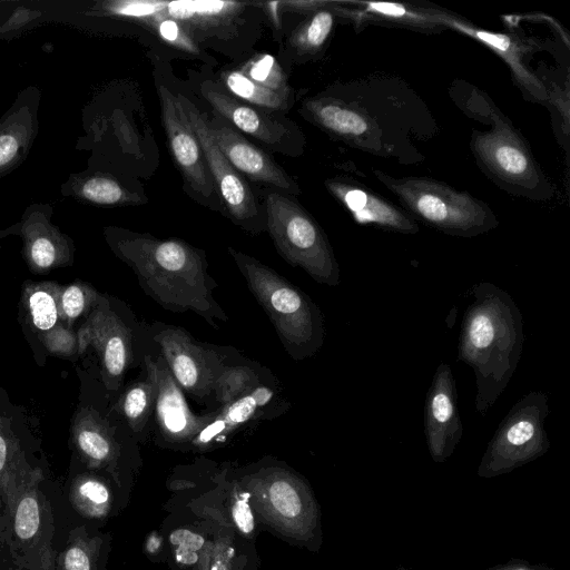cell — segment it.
<instances>
[{
  "label": "cell",
  "instance_id": "ba28073f",
  "mask_svg": "<svg viewBox=\"0 0 570 570\" xmlns=\"http://www.w3.org/2000/svg\"><path fill=\"white\" fill-rule=\"evenodd\" d=\"M490 131H474L471 148L481 169L501 188L531 199L553 196V186L544 177L528 145L500 115L492 116Z\"/></svg>",
  "mask_w": 570,
  "mask_h": 570
},
{
  "label": "cell",
  "instance_id": "9c48e42d",
  "mask_svg": "<svg viewBox=\"0 0 570 570\" xmlns=\"http://www.w3.org/2000/svg\"><path fill=\"white\" fill-rule=\"evenodd\" d=\"M548 414L546 392L532 391L520 397L489 441L476 474L494 478L546 454L550 448L544 429Z\"/></svg>",
  "mask_w": 570,
  "mask_h": 570
},
{
  "label": "cell",
  "instance_id": "52a82bcc",
  "mask_svg": "<svg viewBox=\"0 0 570 570\" xmlns=\"http://www.w3.org/2000/svg\"><path fill=\"white\" fill-rule=\"evenodd\" d=\"M266 229L278 254L301 267L316 283L337 286L341 272L332 246L320 225L297 203L272 191L265 198Z\"/></svg>",
  "mask_w": 570,
  "mask_h": 570
},
{
  "label": "cell",
  "instance_id": "74e56055",
  "mask_svg": "<svg viewBox=\"0 0 570 570\" xmlns=\"http://www.w3.org/2000/svg\"><path fill=\"white\" fill-rule=\"evenodd\" d=\"M40 341L50 354L60 357H71L79 353L77 332L63 324L51 330Z\"/></svg>",
  "mask_w": 570,
  "mask_h": 570
},
{
  "label": "cell",
  "instance_id": "8992f818",
  "mask_svg": "<svg viewBox=\"0 0 570 570\" xmlns=\"http://www.w3.org/2000/svg\"><path fill=\"white\" fill-rule=\"evenodd\" d=\"M376 178L399 199L402 209L451 236L475 237L498 227L499 220L482 200L426 177H392L374 170Z\"/></svg>",
  "mask_w": 570,
  "mask_h": 570
},
{
  "label": "cell",
  "instance_id": "b9f144b4",
  "mask_svg": "<svg viewBox=\"0 0 570 570\" xmlns=\"http://www.w3.org/2000/svg\"><path fill=\"white\" fill-rule=\"evenodd\" d=\"M395 570H409V569H406V568H405V567H403V566H400V567H397Z\"/></svg>",
  "mask_w": 570,
  "mask_h": 570
},
{
  "label": "cell",
  "instance_id": "603a6c76",
  "mask_svg": "<svg viewBox=\"0 0 570 570\" xmlns=\"http://www.w3.org/2000/svg\"><path fill=\"white\" fill-rule=\"evenodd\" d=\"M137 380L119 396L115 409L138 442H146L151 431V419L157 396V365L155 354L146 353Z\"/></svg>",
  "mask_w": 570,
  "mask_h": 570
},
{
  "label": "cell",
  "instance_id": "5bb4252c",
  "mask_svg": "<svg viewBox=\"0 0 570 570\" xmlns=\"http://www.w3.org/2000/svg\"><path fill=\"white\" fill-rule=\"evenodd\" d=\"M52 214L50 204H31L19 222L0 232V239L9 235L21 238L23 258L35 274H47L73 262V242L52 223Z\"/></svg>",
  "mask_w": 570,
  "mask_h": 570
},
{
  "label": "cell",
  "instance_id": "83f0119b",
  "mask_svg": "<svg viewBox=\"0 0 570 570\" xmlns=\"http://www.w3.org/2000/svg\"><path fill=\"white\" fill-rule=\"evenodd\" d=\"M59 292L60 285L53 282L29 281L22 288L21 303L27 314V322L39 340L62 324Z\"/></svg>",
  "mask_w": 570,
  "mask_h": 570
},
{
  "label": "cell",
  "instance_id": "4316f807",
  "mask_svg": "<svg viewBox=\"0 0 570 570\" xmlns=\"http://www.w3.org/2000/svg\"><path fill=\"white\" fill-rule=\"evenodd\" d=\"M354 2V1H353ZM360 8L345 11L358 14V18L375 22L379 24H392L409 28H416L425 31H439L440 29L452 27L456 18L448 16L435 9L415 8L403 3L386 2H354Z\"/></svg>",
  "mask_w": 570,
  "mask_h": 570
},
{
  "label": "cell",
  "instance_id": "6da1fadb",
  "mask_svg": "<svg viewBox=\"0 0 570 570\" xmlns=\"http://www.w3.org/2000/svg\"><path fill=\"white\" fill-rule=\"evenodd\" d=\"M62 485L45 464L24 460L6 478L0 512V570H56L59 549L78 525Z\"/></svg>",
  "mask_w": 570,
  "mask_h": 570
},
{
  "label": "cell",
  "instance_id": "cb8c5ba5",
  "mask_svg": "<svg viewBox=\"0 0 570 570\" xmlns=\"http://www.w3.org/2000/svg\"><path fill=\"white\" fill-rule=\"evenodd\" d=\"M111 540V534L98 527H73L58 551L56 570H108Z\"/></svg>",
  "mask_w": 570,
  "mask_h": 570
},
{
  "label": "cell",
  "instance_id": "d6986e66",
  "mask_svg": "<svg viewBox=\"0 0 570 570\" xmlns=\"http://www.w3.org/2000/svg\"><path fill=\"white\" fill-rule=\"evenodd\" d=\"M41 90L22 89L0 118V178L10 174L28 157L39 131Z\"/></svg>",
  "mask_w": 570,
  "mask_h": 570
},
{
  "label": "cell",
  "instance_id": "f35d334b",
  "mask_svg": "<svg viewBox=\"0 0 570 570\" xmlns=\"http://www.w3.org/2000/svg\"><path fill=\"white\" fill-rule=\"evenodd\" d=\"M157 31L159 36L168 43L185 50L187 52L197 53L198 48L195 46L190 37L183 30L178 21L174 19L157 20Z\"/></svg>",
  "mask_w": 570,
  "mask_h": 570
},
{
  "label": "cell",
  "instance_id": "2e32d148",
  "mask_svg": "<svg viewBox=\"0 0 570 570\" xmlns=\"http://www.w3.org/2000/svg\"><path fill=\"white\" fill-rule=\"evenodd\" d=\"M157 396L153 413L156 440L171 449H189L191 441L207 425L216 410L195 414L188 406L183 390L175 381L167 363L158 352Z\"/></svg>",
  "mask_w": 570,
  "mask_h": 570
},
{
  "label": "cell",
  "instance_id": "30bf717a",
  "mask_svg": "<svg viewBox=\"0 0 570 570\" xmlns=\"http://www.w3.org/2000/svg\"><path fill=\"white\" fill-rule=\"evenodd\" d=\"M124 431L96 410L83 407L75 416L71 438L75 458L87 469L108 475L128 497L140 458L138 441L130 431L120 434Z\"/></svg>",
  "mask_w": 570,
  "mask_h": 570
},
{
  "label": "cell",
  "instance_id": "d4e9b609",
  "mask_svg": "<svg viewBox=\"0 0 570 570\" xmlns=\"http://www.w3.org/2000/svg\"><path fill=\"white\" fill-rule=\"evenodd\" d=\"M61 194L96 206H121L140 203L138 194L126 188L115 176L94 169L72 173L61 184Z\"/></svg>",
  "mask_w": 570,
  "mask_h": 570
},
{
  "label": "cell",
  "instance_id": "e575fe53",
  "mask_svg": "<svg viewBox=\"0 0 570 570\" xmlns=\"http://www.w3.org/2000/svg\"><path fill=\"white\" fill-rule=\"evenodd\" d=\"M30 459L9 424L0 416V512L3 508V483L8 474L24 460Z\"/></svg>",
  "mask_w": 570,
  "mask_h": 570
},
{
  "label": "cell",
  "instance_id": "8d00e7d4",
  "mask_svg": "<svg viewBox=\"0 0 570 570\" xmlns=\"http://www.w3.org/2000/svg\"><path fill=\"white\" fill-rule=\"evenodd\" d=\"M166 6L167 2L164 1H106L99 3L95 10L116 17L147 18L163 11Z\"/></svg>",
  "mask_w": 570,
  "mask_h": 570
},
{
  "label": "cell",
  "instance_id": "836d02e7",
  "mask_svg": "<svg viewBox=\"0 0 570 570\" xmlns=\"http://www.w3.org/2000/svg\"><path fill=\"white\" fill-rule=\"evenodd\" d=\"M240 3L228 1H173L167 2V13L175 21H191L195 17L217 18L233 12Z\"/></svg>",
  "mask_w": 570,
  "mask_h": 570
},
{
  "label": "cell",
  "instance_id": "9a60e30c",
  "mask_svg": "<svg viewBox=\"0 0 570 570\" xmlns=\"http://www.w3.org/2000/svg\"><path fill=\"white\" fill-rule=\"evenodd\" d=\"M281 386L273 375L235 401L216 410L213 419L191 441L189 449L206 450L240 429L274 419L288 409Z\"/></svg>",
  "mask_w": 570,
  "mask_h": 570
},
{
  "label": "cell",
  "instance_id": "60d3db41",
  "mask_svg": "<svg viewBox=\"0 0 570 570\" xmlns=\"http://www.w3.org/2000/svg\"><path fill=\"white\" fill-rule=\"evenodd\" d=\"M485 570H557V569L549 567L544 563H530L527 560L511 559L509 561L493 566Z\"/></svg>",
  "mask_w": 570,
  "mask_h": 570
},
{
  "label": "cell",
  "instance_id": "ffe728a7",
  "mask_svg": "<svg viewBox=\"0 0 570 570\" xmlns=\"http://www.w3.org/2000/svg\"><path fill=\"white\" fill-rule=\"evenodd\" d=\"M161 117L173 158L188 185L204 197H209L214 183L200 148V145L181 118L175 97L164 86L158 87Z\"/></svg>",
  "mask_w": 570,
  "mask_h": 570
},
{
  "label": "cell",
  "instance_id": "e0dca14e",
  "mask_svg": "<svg viewBox=\"0 0 570 570\" xmlns=\"http://www.w3.org/2000/svg\"><path fill=\"white\" fill-rule=\"evenodd\" d=\"M424 434L429 453L435 463L446 461L463 436L455 377L446 363L438 365L426 393Z\"/></svg>",
  "mask_w": 570,
  "mask_h": 570
},
{
  "label": "cell",
  "instance_id": "f1b7e54d",
  "mask_svg": "<svg viewBox=\"0 0 570 570\" xmlns=\"http://www.w3.org/2000/svg\"><path fill=\"white\" fill-rule=\"evenodd\" d=\"M273 375L268 370L248 360H232L222 371L214 386L217 409L235 401Z\"/></svg>",
  "mask_w": 570,
  "mask_h": 570
},
{
  "label": "cell",
  "instance_id": "7c38bea8",
  "mask_svg": "<svg viewBox=\"0 0 570 570\" xmlns=\"http://www.w3.org/2000/svg\"><path fill=\"white\" fill-rule=\"evenodd\" d=\"M79 353L91 346L98 355L102 382L107 390L122 387L126 372L136 361L138 334L134 326L111 305V299L101 297L78 332Z\"/></svg>",
  "mask_w": 570,
  "mask_h": 570
},
{
  "label": "cell",
  "instance_id": "44dd1931",
  "mask_svg": "<svg viewBox=\"0 0 570 570\" xmlns=\"http://www.w3.org/2000/svg\"><path fill=\"white\" fill-rule=\"evenodd\" d=\"M326 186L358 224L401 234L419 232L410 215L366 186L338 179L326 181Z\"/></svg>",
  "mask_w": 570,
  "mask_h": 570
},
{
  "label": "cell",
  "instance_id": "ab89813d",
  "mask_svg": "<svg viewBox=\"0 0 570 570\" xmlns=\"http://www.w3.org/2000/svg\"><path fill=\"white\" fill-rule=\"evenodd\" d=\"M145 553L154 561L166 560V543L164 534L158 531H151L146 535L144 544Z\"/></svg>",
  "mask_w": 570,
  "mask_h": 570
},
{
  "label": "cell",
  "instance_id": "277c9868",
  "mask_svg": "<svg viewBox=\"0 0 570 570\" xmlns=\"http://www.w3.org/2000/svg\"><path fill=\"white\" fill-rule=\"evenodd\" d=\"M228 253L287 354L296 362L314 356L325 336L320 307L301 288L255 257L232 247Z\"/></svg>",
  "mask_w": 570,
  "mask_h": 570
},
{
  "label": "cell",
  "instance_id": "d590c367",
  "mask_svg": "<svg viewBox=\"0 0 570 570\" xmlns=\"http://www.w3.org/2000/svg\"><path fill=\"white\" fill-rule=\"evenodd\" d=\"M244 75L265 88L284 95L287 92L284 73L275 58L269 55L259 56L248 62Z\"/></svg>",
  "mask_w": 570,
  "mask_h": 570
},
{
  "label": "cell",
  "instance_id": "ac0fdd59",
  "mask_svg": "<svg viewBox=\"0 0 570 570\" xmlns=\"http://www.w3.org/2000/svg\"><path fill=\"white\" fill-rule=\"evenodd\" d=\"M63 500L79 524L102 528L125 508L128 497L106 474L72 459L62 485Z\"/></svg>",
  "mask_w": 570,
  "mask_h": 570
},
{
  "label": "cell",
  "instance_id": "8fae6325",
  "mask_svg": "<svg viewBox=\"0 0 570 570\" xmlns=\"http://www.w3.org/2000/svg\"><path fill=\"white\" fill-rule=\"evenodd\" d=\"M147 330L179 387L197 402L214 396L217 377L233 360L227 348L198 342L175 325L156 322Z\"/></svg>",
  "mask_w": 570,
  "mask_h": 570
},
{
  "label": "cell",
  "instance_id": "5b68a950",
  "mask_svg": "<svg viewBox=\"0 0 570 570\" xmlns=\"http://www.w3.org/2000/svg\"><path fill=\"white\" fill-rule=\"evenodd\" d=\"M257 520L312 551L322 544L321 512L307 481L281 463L259 462L236 475Z\"/></svg>",
  "mask_w": 570,
  "mask_h": 570
},
{
  "label": "cell",
  "instance_id": "d6a6232c",
  "mask_svg": "<svg viewBox=\"0 0 570 570\" xmlns=\"http://www.w3.org/2000/svg\"><path fill=\"white\" fill-rule=\"evenodd\" d=\"M224 82L228 90L235 96L258 107L276 110L286 107V95L256 83L242 71H230L226 73Z\"/></svg>",
  "mask_w": 570,
  "mask_h": 570
},
{
  "label": "cell",
  "instance_id": "484cf974",
  "mask_svg": "<svg viewBox=\"0 0 570 570\" xmlns=\"http://www.w3.org/2000/svg\"><path fill=\"white\" fill-rule=\"evenodd\" d=\"M202 92L214 109L239 130L268 145L281 144L282 138L286 134V129L282 124L217 90L209 83L203 85Z\"/></svg>",
  "mask_w": 570,
  "mask_h": 570
},
{
  "label": "cell",
  "instance_id": "1f68e13d",
  "mask_svg": "<svg viewBox=\"0 0 570 570\" xmlns=\"http://www.w3.org/2000/svg\"><path fill=\"white\" fill-rule=\"evenodd\" d=\"M334 8H320L294 33L293 45L298 53H317L328 39L334 26Z\"/></svg>",
  "mask_w": 570,
  "mask_h": 570
},
{
  "label": "cell",
  "instance_id": "4dcf8cb0",
  "mask_svg": "<svg viewBox=\"0 0 570 570\" xmlns=\"http://www.w3.org/2000/svg\"><path fill=\"white\" fill-rule=\"evenodd\" d=\"M101 294L90 284L77 279L76 282L60 286L59 312L62 324L69 328L80 318H86L97 305Z\"/></svg>",
  "mask_w": 570,
  "mask_h": 570
},
{
  "label": "cell",
  "instance_id": "7402d4cb",
  "mask_svg": "<svg viewBox=\"0 0 570 570\" xmlns=\"http://www.w3.org/2000/svg\"><path fill=\"white\" fill-rule=\"evenodd\" d=\"M208 131L232 166L248 178L292 194L299 189L287 174L263 150L228 126L207 121Z\"/></svg>",
  "mask_w": 570,
  "mask_h": 570
},
{
  "label": "cell",
  "instance_id": "3957f363",
  "mask_svg": "<svg viewBox=\"0 0 570 570\" xmlns=\"http://www.w3.org/2000/svg\"><path fill=\"white\" fill-rule=\"evenodd\" d=\"M458 344V361L475 376V410L485 416L508 386L519 364L523 343L521 312L505 291L490 282L471 288Z\"/></svg>",
  "mask_w": 570,
  "mask_h": 570
},
{
  "label": "cell",
  "instance_id": "4fadbf2b",
  "mask_svg": "<svg viewBox=\"0 0 570 570\" xmlns=\"http://www.w3.org/2000/svg\"><path fill=\"white\" fill-rule=\"evenodd\" d=\"M175 102L181 118L200 145L214 186L217 188L229 214L244 228L256 232L253 225L254 219L258 216L255 197L246 181L213 140L208 131V119L184 97L175 98Z\"/></svg>",
  "mask_w": 570,
  "mask_h": 570
},
{
  "label": "cell",
  "instance_id": "f546056e",
  "mask_svg": "<svg viewBox=\"0 0 570 570\" xmlns=\"http://www.w3.org/2000/svg\"><path fill=\"white\" fill-rule=\"evenodd\" d=\"M224 509L219 510L234 529L245 539L254 541L257 535V517L252 505L249 491L235 476L228 483L223 476Z\"/></svg>",
  "mask_w": 570,
  "mask_h": 570
},
{
  "label": "cell",
  "instance_id": "7a4b0ae2",
  "mask_svg": "<svg viewBox=\"0 0 570 570\" xmlns=\"http://www.w3.org/2000/svg\"><path fill=\"white\" fill-rule=\"evenodd\" d=\"M114 254L135 273L141 289L163 308L194 312L210 326L228 316L216 302L217 283L208 273L205 254L179 239H158L119 227H105Z\"/></svg>",
  "mask_w": 570,
  "mask_h": 570
}]
</instances>
